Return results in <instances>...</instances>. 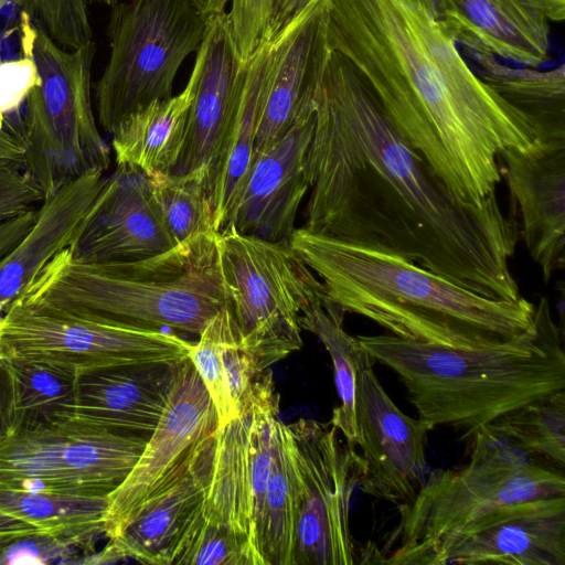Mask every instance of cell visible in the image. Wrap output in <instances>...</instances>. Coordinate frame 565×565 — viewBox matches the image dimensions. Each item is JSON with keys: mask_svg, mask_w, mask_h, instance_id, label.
Returning <instances> with one entry per match:
<instances>
[{"mask_svg": "<svg viewBox=\"0 0 565 565\" xmlns=\"http://www.w3.org/2000/svg\"><path fill=\"white\" fill-rule=\"evenodd\" d=\"M307 231L397 255L491 299L521 297L515 214L460 201L399 135L363 75L330 51L313 97Z\"/></svg>", "mask_w": 565, "mask_h": 565, "instance_id": "1", "label": "cell"}, {"mask_svg": "<svg viewBox=\"0 0 565 565\" xmlns=\"http://www.w3.org/2000/svg\"><path fill=\"white\" fill-rule=\"evenodd\" d=\"M326 36L460 201L482 204L501 181L498 157L541 141L530 120L471 71L431 0H329Z\"/></svg>", "mask_w": 565, "mask_h": 565, "instance_id": "2", "label": "cell"}, {"mask_svg": "<svg viewBox=\"0 0 565 565\" xmlns=\"http://www.w3.org/2000/svg\"><path fill=\"white\" fill-rule=\"evenodd\" d=\"M289 245L319 278L326 299L392 335L455 349L498 345L533 327L522 296L491 299L397 255L295 228Z\"/></svg>", "mask_w": 565, "mask_h": 565, "instance_id": "3", "label": "cell"}, {"mask_svg": "<svg viewBox=\"0 0 565 565\" xmlns=\"http://www.w3.org/2000/svg\"><path fill=\"white\" fill-rule=\"evenodd\" d=\"M361 347L392 369L418 416L471 435L495 418L565 388V353L548 298L533 327L508 342L455 349L394 335H359Z\"/></svg>", "mask_w": 565, "mask_h": 565, "instance_id": "4", "label": "cell"}, {"mask_svg": "<svg viewBox=\"0 0 565 565\" xmlns=\"http://www.w3.org/2000/svg\"><path fill=\"white\" fill-rule=\"evenodd\" d=\"M217 234L140 260L83 263L65 248L21 294L83 317L199 335L225 306Z\"/></svg>", "mask_w": 565, "mask_h": 565, "instance_id": "5", "label": "cell"}, {"mask_svg": "<svg viewBox=\"0 0 565 565\" xmlns=\"http://www.w3.org/2000/svg\"><path fill=\"white\" fill-rule=\"evenodd\" d=\"M470 459L460 469H437L408 503L384 562L438 565L443 554L489 513L516 502L565 497L564 471L516 451L480 428L472 435Z\"/></svg>", "mask_w": 565, "mask_h": 565, "instance_id": "6", "label": "cell"}, {"mask_svg": "<svg viewBox=\"0 0 565 565\" xmlns=\"http://www.w3.org/2000/svg\"><path fill=\"white\" fill-rule=\"evenodd\" d=\"M21 50L35 65L39 83L18 119L3 122L23 148L22 168L43 200L64 184L107 171L110 149L102 137L92 102L94 40L60 46L26 12H20Z\"/></svg>", "mask_w": 565, "mask_h": 565, "instance_id": "7", "label": "cell"}, {"mask_svg": "<svg viewBox=\"0 0 565 565\" xmlns=\"http://www.w3.org/2000/svg\"><path fill=\"white\" fill-rule=\"evenodd\" d=\"M110 9L109 57L94 86L97 120L109 135L130 114L172 96L211 17L195 0H127Z\"/></svg>", "mask_w": 565, "mask_h": 565, "instance_id": "8", "label": "cell"}, {"mask_svg": "<svg viewBox=\"0 0 565 565\" xmlns=\"http://www.w3.org/2000/svg\"><path fill=\"white\" fill-rule=\"evenodd\" d=\"M220 276L246 353L259 373L302 348L299 316L321 282L291 248L232 227L216 237Z\"/></svg>", "mask_w": 565, "mask_h": 565, "instance_id": "9", "label": "cell"}, {"mask_svg": "<svg viewBox=\"0 0 565 565\" xmlns=\"http://www.w3.org/2000/svg\"><path fill=\"white\" fill-rule=\"evenodd\" d=\"M192 343L163 329L72 313L24 294L4 309L0 358L47 363L76 374L143 362H180Z\"/></svg>", "mask_w": 565, "mask_h": 565, "instance_id": "10", "label": "cell"}, {"mask_svg": "<svg viewBox=\"0 0 565 565\" xmlns=\"http://www.w3.org/2000/svg\"><path fill=\"white\" fill-rule=\"evenodd\" d=\"M148 437L72 418L15 429L0 438V484L108 495L131 471Z\"/></svg>", "mask_w": 565, "mask_h": 565, "instance_id": "11", "label": "cell"}, {"mask_svg": "<svg viewBox=\"0 0 565 565\" xmlns=\"http://www.w3.org/2000/svg\"><path fill=\"white\" fill-rule=\"evenodd\" d=\"M288 427L295 465L292 565H352L350 507L365 460L330 423L300 418Z\"/></svg>", "mask_w": 565, "mask_h": 565, "instance_id": "12", "label": "cell"}, {"mask_svg": "<svg viewBox=\"0 0 565 565\" xmlns=\"http://www.w3.org/2000/svg\"><path fill=\"white\" fill-rule=\"evenodd\" d=\"M279 395L266 371L239 415L213 433L209 482L202 512L248 541L259 565L263 555V511L270 472Z\"/></svg>", "mask_w": 565, "mask_h": 565, "instance_id": "13", "label": "cell"}, {"mask_svg": "<svg viewBox=\"0 0 565 565\" xmlns=\"http://www.w3.org/2000/svg\"><path fill=\"white\" fill-rule=\"evenodd\" d=\"M217 426L214 405L188 358L139 459L107 495L105 537L111 540L120 534L142 504L179 476Z\"/></svg>", "mask_w": 565, "mask_h": 565, "instance_id": "14", "label": "cell"}, {"mask_svg": "<svg viewBox=\"0 0 565 565\" xmlns=\"http://www.w3.org/2000/svg\"><path fill=\"white\" fill-rule=\"evenodd\" d=\"M355 418L356 446L365 460L360 489L398 505L408 503L427 478L426 438L434 426L404 414L372 366L358 375Z\"/></svg>", "mask_w": 565, "mask_h": 565, "instance_id": "15", "label": "cell"}, {"mask_svg": "<svg viewBox=\"0 0 565 565\" xmlns=\"http://www.w3.org/2000/svg\"><path fill=\"white\" fill-rule=\"evenodd\" d=\"M313 127L312 99L301 108L284 135L254 149L250 166L223 228L232 227L274 243H289L296 228L297 211L309 191L307 161Z\"/></svg>", "mask_w": 565, "mask_h": 565, "instance_id": "16", "label": "cell"}, {"mask_svg": "<svg viewBox=\"0 0 565 565\" xmlns=\"http://www.w3.org/2000/svg\"><path fill=\"white\" fill-rule=\"evenodd\" d=\"M436 20L468 52L537 68L550 58L551 23L565 0H431Z\"/></svg>", "mask_w": 565, "mask_h": 565, "instance_id": "17", "label": "cell"}, {"mask_svg": "<svg viewBox=\"0 0 565 565\" xmlns=\"http://www.w3.org/2000/svg\"><path fill=\"white\" fill-rule=\"evenodd\" d=\"M175 246L146 173L116 164L83 231L67 252L74 260L105 263L146 259Z\"/></svg>", "mask_w": 565, "mask_h": 565, "instance_id": "18", "label": "cell"}, {"mask_svg": "<svg viewBox=\"0 0 565 565\" xmlns=\"http://www.w3.org/2000/svg\"><path fill=\"white\" fill-rule=\"evenodd\" d=\"M248 61L238 52L227 11L211 15L195 52L185 142L172 173L206 169L210 175L239 102Z\"/></svg>", "mask_w": 565, "mask_h": 565, "instance_id": "19", "label": "cell"}, {"mask_svg": "<svg viewBox=\"0 0 565 565\" xmlns=\"http://www.w3.org/2000/svg\"><path fill=\"white\" fill-rule=\"evenodd\" d=\"M498 160L520 212V236L547 282L565 263V138L509 149Z\"/></svg>", "mask_w": 565, "mask_h": 565, "instance_id": "20", "label": "cell"}, {"mask_svg": "<svg viewBox=\"0 0 565 565\" xmlns=\"http://www.w3.org/2000/svg\"><path fill=\"white\" fill-rule=\"evenodd\" d=\"M447 564L565 565V497L489 513L443 554L438 565Z\"/></svg>", "mask_w": 565, "mask_h": 565, "instance_id": "21", "label": "cell"}, {"mask_svg": "<svg viewBox=\"0 0 565 565\" xmlns=\"http://www.w3.org/2000/svg\"><path fill=\"white\" fill-rule=\"evenodd\" d=\"M183 361L131 363L78 373L66 418L149 436L166 409Z\"/></svg>", "mask_w": 565, "mask_h": 565, "instance_id": "22", "label": "cell"}, {"mask_svg": "<svg viewBox=\"0 0 565 565\" xmlns=\"http://www.w3.org/2000/svg\"><path fill=\"white\" fill-rule=\"evenodd\" d=\"M212 450L213 434L179 476L146 501L120 534L92 555L89 564L131 558L143 564L170 565L183 532L203 504Z\"/></svg>", "mask_w": 565, "mask_h": 565, "instance_id": "23", "label": "cell"}, {"mask_svg": "<svg viewBox=\"0 0 565 565\" xmlns=\"http://www.w3.org/2000/svg\"><path fill=\"white\" fill-rule=\"evenodd\" d=\"M328 1L313 0L280 30L254 149L284 135L301 108L313 99L330 53L326 36Z\"/></svg>", "mask_w": 565, "mask_h": 565, "instance_id": "24", "label": "cell"}, {"mask_svg": "<svg viewBox=\"0 0 565 565\" xmlns=\"http://www.w3.org/2000/svg\"><path fill=\"white\" fill-rule=\"evenodd\" d=\"M105 172H87L43 200L32 227L0 259V303L17 298L55 255L78 237L107 183Z\"/></svg>", "mask_w": 565, "mask_h": 565, "instance_id": "25", "label": "cell"}, {"mask_svg": "<svg viewBox=\"0 0 565 565\" xmlns=\"http://www.w3.org/2000/svg\"><path fill=\"white\" fill-rule=\"evenodd\" d=\"M279 42L280 31L268 35L250 56L239 102L207 179L213 225L217 233L233 210L250 166L263 98Z\"/></svg>", "mask_w": 565, "mask_h": 565, "instance_id": "26", "label": "cell"}, {"mask_svg": "<svg viewBox=\"0 0 565 565\" xmlns=\"http://www.w3.org/2000/svg\"><path fill=\"white\" fill-rule=\"evenodd\" d=\"M189 360L195 367L216 412L218 426L239 415L262 379L243 349L235 320L224 306L192 343Z\"/></svg>", "mask_w": 565, "mask_h": 565, "instance_id": "27", "label": "cell"}, {"mask_svg": "<svg viewBox=\"0 0 565 565\" xmlns=\"http://www.w3.org/2000/svg\"><path fill=\"white\" fill-rule=\"evenodd\" d=\"M193 83L164 100H157L126 117L111 134L116 164L152 172L172 173L185 142L193 99Z\"/></svg>", "mask_w": 565, "mask_h": 565, "instance_id": "28", "label": "cell"}, {"mask_svg": "<svg viewBox=\"0 0 565 565\" xmlns=\"http://www.w3.org/2000/svg\"><path fill=\"white\" fill-rule=\"evenodd\" d=\"M468 53L480 79L530 120L541 141L565 138L563 64L548 71L516 68L490 55Z\"/></svg>", "mask_w": 565, "mask_h": 565, "instance_id": "29", "label": "cell"}, {"mask_svg": "<svg viewBox=\"0 0 565 565\" xmlns=\"http://www.w3.org/2000/svg\"><path fill=\"white\" fill-rule=\"evenodd\" d=\"M344 313L322 295L301 311L299 324L322 342L331 358L339 405L332 411L330 424L356 447V380L364 369L373 366L374 359L358 338L345 331Z\"/></svg>", "mask_w": 565, "mask_h": 565, "instance_id": "30", "label": "cell"}, {"mask_svg": "<svg viewBox=\"0 0 565 565\" xmlns=\"http://www.w3.org/2000/svg\"><path fill=\"white\" fill-rule=\"evenodd\" d=\"M8 409L7 434L64 419L74 403L76 373L52 364L0 358Z\"/></svg>", "mask_w": 565, "mask_h": 565, "instance_id": "31", "label": "cell"}, {"mask_svg": "<svg viewBox=\"0 0 565 565\" xmlns=\"http://www.w3.org/2000/svg\"><path fill=\"white\" fill-rule=\"evenodd\" d=\"M107 495H72L0 484V512L39 530L96 542L104 535Z\"/></svg>", "mask_w": 565, "mask_h": 565, "instance_id": "32", "label": "cell"}, {"mask_svg": "<svg viewBox=\"0 0 565 565\" xmlns=\"http://www.w3.org/2000/svg\"><path fill=\"white\" fill-rule=\"evenodd\" d=\"M482 428L524 456L564 470V390L508 412Z\"/></svg>", "mask_w": 565, "mask_h": 565, "instance_id": "33", "label": "cell"}, {"mask_svg": "<svg viewBox=\"0 0 565 565\" xmlns=\"http://www.w3.org/2000/svg\"><path fill=\"white\" fill-rule=\"evenodd\" d=\"M295 465L288 424L278 422L263 511L266 565H292Z\"/></svg>", "mask_w": 565, "mask_h": 565, "instance_id": "34", "label": "cell"}, {"mask_svg": "<svg viewBox=\"0 0 565 565\" xmlns=\"http://www.w3.org/2000/svg\"><path fill=\"white\" fill-rule=\"evenodd\" d=\"M146 175L156 205L177 245L217 233L213 225L206 169Z\"/></svg>", "mask_w": 565, "mask_h": 565, "instance_id": "35", "label": "cell"}, {"mask_svg": "<svg viewBox=\"0 0 565 565\" xmlns=\"http://www.w3.org/2000/svg\"><path fill=\"white\" fill-rule=\"evenodd\" d=\"M170 565H259L246 539L209 519L202 507L191 519Z\"/></svg>", "mask_w": 565, "mask_h": 565, "instance_id": "36", "label": "cell"}, {"mask_svg": "<svg viewBox=\"0 0 565 565\" xmlns=\"http://www.w3.org/2000/svg\"><path fill=\"white\" fill-rule=\"evenodd\" d=\"M95 542L42 530L0 537V565L88 564Z\"/></svg>", "mask_w": 565, "mask_h": 565, "instance_id": "37", "label": "cell"}, {"mask_svg": "<svg viewBox=\"0 0 565 565\" xmlns=\"http://www.w3.org/2000/svg\"><path fill=\"white\" fill-rule=\"evenodd\" d=\"M20 6L64 49H77L93 40L88 0H20Z\"/></svg>", "mask_w": 565, "mask_h": 565, "instance_id": "38", "label": "cell"}, {"mask_svg": "<svg viewBox=\"0 0 565 565\" xmlns=\"http://www.w3.org/2000/svg\"><path fill=\"white\" fill-rule=\"evenodd\" d=\"M274 12V0H231L227 11L239 54L248 61L267 38Z\"/></svg>", "mask_w": 565, "mask_h": 565, "instance_id": "39", "label": "cell"}, {"mask_svg": "<svg viewBox=\"0 0 565 565\" xmlns=\"http://www.w3.org/2000/svg\"><path fill=\"white\" fill-rule=\"evenodd\" d=\"M39 83L33 60L22 53L19 60L0 64V120L15 116L32 88Z\"/></svg>", "mask_w": 565, "mask_h": 565, "instance_id": "40", "label": "cell"}, {"mask_svg": "<svg viewBox=\"0 0 565 565\" xmlns=\"http://www.w3.org/2000/svg\"><path fill=\"white\" fill-rule=\"evenodd\" d=\"M36 210L30 209L0 222V259L4 257L32 227Z\"/></svg>", "mask_w": 565, "mask_h": 565, "instance_id": "41", "label": "cell"}, {"mask_svg": "<svg viewBox=\"0 0 565 565\" xmlns=\"http://www.w3.org/2000/svg\"><path fill=\"white\" fill-rule=\"evenodd\" d=\"M38 201H43V196L33 186L0 192V222L32 209Z\"/></svg>", "mask_w": 565, "mask_h": 565, "instance_id": "42", "label": "cell"}, {"mask_svg": "<svg viewBox=\"0 0 565 565\" xmlns=\"http://www.w3.org/2000/svg\"><path fill=\"white\" fill-rule=\"evenodd\" d=\"M313 0H274L269 35L277 34L298 17Z\"/></svg>", "mask_w": 565, "mask_h": 565, "instance_id": "43", "label": "cell"}, {"mask_svg": "<svg viewBox=\"0 0 565 565\" xmlns=\"http://www.w3.org/2000/svg\"><path fill=\"white\" fill-rule=\"evenodd\" d=\"M23 148L18 138L0 120V159L22 163Z\"/></svg>", "mask_w": 565, "mask_h": 565, "instance_id": "44", "label": "cell"}, {"mask_svg": "<svg viewBox=\"0 0 565 565\" xmlns=\"http://www.w3.org/2000/svg\"><path fill=\"white\" fill-rule=\"evenodd\" d=\"M39 530L32 524L0 512V537Z\"/></svg>", "mask_w": 565, "mask_h": 565, "instance_id": "45", "label": "cell"}, {"mask_svg": "<svg viewBox=\"0 0 565 565\" xmlns=\"http://www.w3.org/2000/svg\"><path fill=\"white\" fill-rule=\"evenodd\" d=\"M8 409H7V390L6 380L2 367L0 365V438L7 434L8 430Z\"/></svg>", "mask_w": 565, "mask_h": 565, "instance_id": "46", "label": "cell"}, {"mask_svg": "<svg viewBox=\"0 0 565 565\" xmlns=\"http://www.w3.org/2000/svg\"><path fill=\"white\" fill-rule=\"evenodd\" d=\"M231 0H195V2L209 14L226 11Z\"/></svg>", "mask_w": 565, "mask_h": 565, "instance_id": "47", "label": "cell"}, {"mask_svg": "<svg viewBox=\"0 0 565 565\" xmlns=\"http://www.w3.org/2000/svg\"><path fill=\"white\" fill-rule=\"evenodd\" d=\"M7 36V31L6 29L2 26L1 24V21H0V64L2 63V44H3V41Z\"/></svg>", "mask_w": 565, "mask_h": 565, "instance_id": "48", "label": "cell"}, {"mask_svg": "<svg viewBox=\"0 0 565 565\" xmlns=\"http://www.w3.org/2000/svg\"><path fill=\"white\" fill-rule=\"evenodd\" d=\"M88 2L113 7L118 2V0H88Z\"/></svg>", "mask_w": 565, "mask_h": 565, "instance_id": "49", "label": "cell"}, {"mask_svg": "<svg viewBox=\"0 0 565 565\" xmlns=\"http://www.w3.org/2000/svg\"><path fill=\"white\" fill-rule=\"evenodd\" d=\"M7 306V303H0V337L2 331L3 313Z\"/></svg>", "mask_w": 565, "mask_h": 565, "instance_id": "50", "label": "cell"}, {"mask_svg": "<svg viewBox=\"0 0 565 565\" xmlns=\"http://www.w3.org/2000/svg\"><path fill=\"white\" fill-rule=\"evenodd\" d=\"M15 1H19L20 3V0H15ZM11 2V0H0V12L2 11V9H4L9 3Z\"/></svg>", "mask_w": 565, "mask_h": 565, "instance_id": "51", "label": "cell"}]
</instances>
